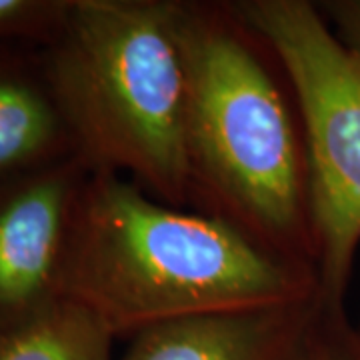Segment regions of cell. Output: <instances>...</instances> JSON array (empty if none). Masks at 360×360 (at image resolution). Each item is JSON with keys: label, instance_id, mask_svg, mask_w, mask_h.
Returning <instances> with one entry per match:
<instances>
[{"label": "cell", "instance_id": "obj_4", "mask_svg": "<svg viewBox=\"0 0 360 360\" xmlns=\"http://www.w3.org/2000/svg\"><path fill=\"white\" fill-rule=\"evenodd\" d=\"M295 92L310 160L312 226L324 307L345 310L360 246V63L307 0L232 2Z\"/></svg>", "mask_w": 360, "mask_h": 360}, {"label": "cell", "instance_id": "obj_5", "mask_svg": "<svg viewBox=\"0 0 360 360\" xmlns=\"http://www.w3.org/2000/svg\"><path fill=\"white\" fill-rule=\"evenodd\" d=\"M90 174L92 168L75 156L0 186V330L65 298Z\"/></svg>", "mask_w": 360, "mask_h": 360}, {"label": "cell", "instance_id": "obj_6", "mask_svg": "<svg viewBox=\"0 0 360 360\" xmlns=\"http://www.w3.org/2000/svg\"><path fill=\"white\" fill-rule=\"evenodd\" d=\"M324 310L314 295L170 321L132 336L122 360H309Z\"/></svg>", "mask_w": 360, "mask_h": 360}, {"label": "cell", "instance_id": "obj_12", "mask_svg": "<svg viewBox=\"0 0 360 360\" xmlns=\"http://www.w3.org/2000/svg\"><path fill=\"white\" fill-rule=\"evenodd\" d=\"M356 333H359V336H360V326H359V328H356Z\"/></svg>", "mask_w": 360, "mask_h": 360}, {"label": "cell", "instance_id": "obj_1", "mask_svg": "<svg viewBox=\"0 0 360 360\" xmlns=\"http://www.w3.org/2000/svg\"><path fill=\"white\" fill-rule=\"evenodd\" d=\"M182 39L191 208L316 269L307 134L283 66L232 2H182Z\"/></svg>", "mask_w": 360, "mask_h": 360}, {"label": "cell", "instance_id": "obj_2", "mask_svg": "<svg viewBox=\"0 0 360 360\" xmlns=\"http://www.w3.org/2000/svg\"><path fill=\"white\" fill-rule=\"evenodd\" d=\"M314 295L316 269L272 252L224 220L165 205L122 174H90L65 296L101 316L115 336Z\"/></svg>", "mask_w": 360, "mask_h": 360}, {"label": "cell", "instance_id": "obj_9", "mask_svg": "<svg viewBox=\"0 0 360 360\" xmlns=\"http://www.w3.org/2000/svg\"><path fill=\"white\" fill-rule=\"evenodd\" d=\"M70 0H0V44L49 46L65 25Z\"/></svg>", "mask_w": 360, "mask_h": 360}, {"label": "cell", "instance_id": "obj_10", "mask_svg": "<svg viewBox=\"0 0 360 360\" xmlns=\"http://www.w3.org/2000/svg\"><path fill=\"white\" fill-rule=\"evenodd\" d=\"M309 360H360V336L345 310H324Z\"/></svg>", "mask_w": 360, "mask_h": 360}, {"label": "cell", "instance_id": "obj_11", "mask_svg": "<svg viewBox=\"0 0 360 360\" xmlns=\"http://www.w3.org/2000/svg\"><path fill=\"white\" fill-rule=\"evenodd\" d=\"M319 8L336 39L360 63V0H328Z\"/></svg>", "mask_w": 360, "mask_h": 360}, {"label": "cell", "instance_id": "obj_8", "mask_svg": "<svg viewBox=\"0 0 360 360\" xmlns=\"http://www.w3.org/2000/svg\"><path fill=\"white\" fill-rule=\"evenodd\" d=\"M116 336L84 304L60 298L0 330V360H112Z\"/></svg>", "mask_w": 360, "mask_h": 360}, {"label": "cell", "instance_id": "obj_7", "mask_svg": "<svg viewBox=\"0 0 360 360\" xmlns=\"http://www.w3.org/2000/svg\"><path fill=\"white\" fill-rule=\"evenodd\" d=\"M78 155L42 46L0 44V186Z\"/></svg>", "mask_w": 360, "mask_h": 360}, {"label": "cell", "instance_id": "obj_3", "mask_svg": "<svg viewBox=\"0 0 360 360\" xmlns=\"http://www.w3.org/2000/svg\"><path fill=\"white\" fill-rule=\"evenodd\" d=\"M42 51L92 172H129L153 198L188 208L182 2L70 0Z\"/></svg>", "mask_w": 360, "mask_h": 360}]
</instances>
